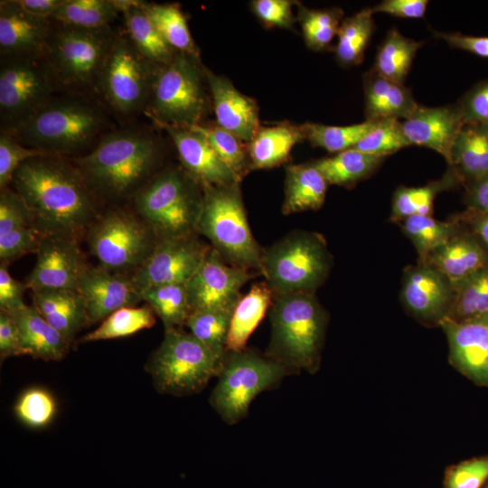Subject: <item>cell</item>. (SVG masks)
<instances>
[{"label": "cell", "instance_id": "7", "mask_svg": "<svg viewBox=\"0 0 488 488\" xmlns=\"http://www.w3.org/2000/svg\"><path fill=\"white\" fill-rule=\"evenodd\" d=\"M116 33L57 23L42 55L59 91L86 95L96 84Z\"/></svg>", "mask_w": 488, "mask_h": 488}, {"label": "cell", "instance_id": "18", "mask_svg": "<svg viewBox=\"0 0 488 488\" xmlns=\"http://www.w3.org/2000/svg\"><path fill=\"white\" fill-rule=\"evenodd\" d=\"M36 254L35 266L25 282L33 292L78 290L79 276L85 265L76 239L43 235Z\"/></svg>", "mask_w": 488, "mask_h": 488}, {"label": "cell", "instance_id": "43", "mask_svg": "<svg viewBox=\"0 0 488 488\" xmlns=\"http://www.w3.org/2000/svg\"><path fill=\"white\" fill-rule=\"evenodd\" d=\"M155 324V312L148 305L122 307L107 318L92 332L80 339V343L104 341L129 336Z\"/></svg>", "mask_w": 488, "mask_h": 488}, {"label": "cell", "instance_id": "22", "mask_svg": "<svg viewBox=\"0 0 488 488\" xmlns=\"http://www.w3.org/2000/svg\"><path fill=\"white\" fill-rule=\"evenodd\" d=\"M24 12L14 0L0 2L1 56L42 57L53 23Z\"/></svg>", "mask_w": 488, "mask_h": 488}, {"label": "cell", "instance_id": "28", "mask_svg": "<svg viewBox=\"0 0 488 488\" xmlns=\"http://www.w3.org/2000/svg\"><path fill=\"white\" fill-rule=\"evenodd\" d=\"M449 167L466 185L488 174V124L465 122L454 142Z\"/></svg>", "mask_w": 488, "mask_h": 488}, {"label": "cell", "instance_id": "47", "mask_svg": "<svg viewBox=\"0 0 488 488\" xmlns=\"http://www.w3.org/2000/svg\"><path fill=\"white\" fill-rule=\"evenodd\" d=\"M204 136L221 160L234 173L239 181L251 169L247 148L242 140L221 127L197 125L192 127Z\"/></svg>", "mask_w": 488, "mask_h": 488}, {"label": "cell", "instance_id": "63", "mask_svg": "<svg viewBox=\"0 0 488 488\" xmlns=\"http://www.w3.org/2000/svg\"><path fill=\"white\" fill-rule=\"evenodd\" d=\"M482 488H488V480H487V482L483 485Z\"/></svg>", "mask_w": 488, "mask_h": 488}, {"label": "cell", "instance_id": "45", "mask_svg": "<svg viewBox=\"0 0 488 488\" xmlns=\"http://www.w3.org/2000/svg\"><path fill=\"white\" fill-rule=\"evenodd\" d=\"M296 19L301 24L306 46L313 51L329 47L343 21V12L338 7L310 9L296 2Z\"/></svg>", "mask_w": 488, "mask_h": 488}, {"label": "cell", "instance_id": "38", "mask_svg": "<svg viewBox=\"0 0 488 488\" xmlns=\"http://www.w3.org/2000/svg\"><path fill=\"white\" fill-rule=\"evenodd\" d=\"M140 296L161 319L164 331L181 329L192 312L185 284L148 287L140 292Z\"/></svg>", "mask_w": 488, "mask_h": 488}, {"label": "cell", "instance_id": "10", "mask_svg": "<svg viewBox=\"0 0 488 488\" xmlns=\"http://www.w3.org/2000/svg\"><path fill=\"white\" fill-rule=\"evenodd\" d=\"M330 266L324 237L297 231L263 250L261 274L274 296L314 293L325 280Z\"/></svg>", "mask_w": 488, "mask_h": 488}, {"label": "cell", "instance_id": "51", "mask_svg": "<svg viewBox=\"0 0 488 488\" xmlns=\"http://www.w3.org/2000/svg\"><path fill=\"white\" fill-rule=\"evenodd\" d=\"M46 154L29 148L18 142L11 135L0 134V188L5 189L13 181L18 167L26 160Z\"/></svg>", "mask_w": 488, "mask_h": 488}, {"label": "cell", "instance_id": "25", "mask_svg": "<svg viewBox=\"0 0 488 488\" xmlns=\"http://www.w3.org/2000/svg\"><path fill=\"white\" fill-rule=\"evenodd\" d=\"M419 262L427 263L455 286L488 267V252L474 235L461 230Z\"/></svg>", "mask_w": 488, "mask_h": 488}, {"label": "cell", "instance_id": "53", "mask_svg": "<svg viewBox=\"0 0 488 488\" xmlns=\"http://www.w3.org/2000/svg\"><path fill=\"white\" fill-rule=\"evenodd\" d=\"M42 234L35 227H24L0 234L1 262L11 260L32 251H37Z\"/></svg>", "mask_w": 488, "mask_h": 488}, {"label": "cell", "instance_id": "42", "mask_svg": "<svg viewBox=\"0 0 488 488\" xmlns=\"http://www.w3.org/2000/svg\"><path fill=\"white\" fill-rule=\"evenodd\" d=\"M454 297L446 319L462 322L488 315V267L453 286Z\"/></svg>", "mask_w": 488, "mask_h": 488}, {"label": "cell", "instance_id": "52", "mask_svg": "<svg viewBox=\"0 0 488 488\" xmlns=\"http://www.w3.org/2000/svg\"><path fill=\"white\" fill-rule=\"evenodd\" d=\"M35 227L34 218L23 197L7 187L0 193V234L13 230Z\"/></svg>", "mask_w": 488, "mask_h": 488}, {"label": "cell", "instance_id": "4", "mask_svg": "<svg viewBox=\"0 0 488 488\" xmlns=\"http://www.w3.org/2000/svg\"><path fill=\"white\" fill-rule=\"evenodd\" d=\"M271 336L265 354L292 374L316 373L321 366L328 314L314 293L274 296Z\"/></svg>", "mask_w": 488, "mask_h": 488}, {"label": "cell", "instance_id": "2", "mask_svg": "<svg viewBox=\"0 0 488 488\" xmlns=\"http://www.w3.org/2000/svg\"><path fill=\"white\" fill-rule=\"evenodd\" d=\"M160 152L159 141L152 133L130 127L103 136L93 150L73 163L90 191L119 198L144 187Z\"/></svg>", "mask_w": 488, "mask_h": 488}, {"label": "cell", "instance_id": "1", "mask_svg": "<svg viewBox=\"0 0 488 488\" xmlns=\"http://www.w3.org/2000/svg\"><path fill=\"white\" fill-rule=\"evenodd\" d=\"M13 183L42 235L77 239L95 216L91 191L74 164L61 156L26 160L15 171Z\"/></svg>", "mask_w": 488, "mask_h": 488}, {"label": "cell", "instance_id": "36", "mask_svg": "<svg viewBox=\"0 0 488 488\" xmlns=\"http://www.w3.org/2000/svg\"><path fill=\"white\" fill-rule=\"evenodd\" d=\"M459 183L458 176L449 167L441 179L424 186H399L393 194L390 221L400 222L413 215H431L436 194L453 188Z\"/></svg>", "mask_w": 488, "mask_h": 488}, {"label": "cell", "instance_id": "35", "mask_svg": "<svg viewBox=\"0 0 488 488\" xmlns=\"http://www.w3.org/2000/svg\"><path fill=\"white\" fill-rule=\"evenodd\" d=\"M423 43L392 28L378 48L372 69L389 80L404 84L416 53Z\"/></svg>", "mask_w": 488, "mask_h": 488}, {"label": "cell", "instance_id": "50", "mask_svg": "<svg viewBox=\"0 0 488 488\" xmlns=\"http://www.w3.org/2000/svg\"><path fill=\"white\" fill-rule=\"evenodd\" d=\"M487 480L488 455H484L446 467L443 488H482Z\"/></svg>", "mask_w": 488, "mask_h": 488}, {"label": "cell", "instance_id": "39", "mask_svg": "<svg viewBox=\"0 0 488 488\" xmlns=\"http://www.w3.org/2000/svg\"><path fill=\"white\" fill-rule=\"evenodd\" d=\"M143 7L169 46L177 52L200 58V50L193 41L186 18L177 4L144 2Z\"/></svg>", "mask_w": 488, "mask_h": 488}, {"label": "cell", "instance_id": "30", "mask_svg": "<svg viewBox=\"0 0 488 488\" xmlns=\"http://www.w3.org/2000/svg\"><path fill=\"white\" fill-rule=\"evenodd\" d=\"M123 14L127 37L137 51L150 62L164 66L174 57L175 52L164 40L139 0H114Z\"/></svg>", "mask_w": 488, "mask_h": 488}, {"label": "cell", "instance_id": "59", "mask_svg": "<svg viewBox=\"0 0 488 488\" xmlns=\"http://www.w3.org/2000/svg\"><path fill=\"white\" fill-rule=\"evenodd\" d=\"M435 35L451 47L488 58V37L465 35L460 33L435 32Z\"/></svg>", "mask_w": 488, "mask_h": 488}, {"label": "cell", "instance_id": "26", "mask_svg": "<svg viewBox=\"0 0 488 488\" xmlns=\"http://www.w3.org/2000/svg\"><path fill=\"white\" fill-rule=\"evenodd\" d=\"M366 120L407 119L418 108L410 89L389 80L374 70L363 76Z\"/></svg>", "mask_w": 488, "mask_h": 488}, {"label": "cell", "instance_id": "37", "mask_svg": "<svg viewBox=\"0 0 488 488\" xmlns=\"http://www.w3.org/2000/svg\"><path fill=\"white\" fill-rule=\"evenodd\" d=\"M375 28L371 7L343 19L334 48L337 61L344 67L361 63Z\"/></svg>", "mask_w": 488, "mask_h": 488}, {"label": "cell", "instance_id": "15", "mask_svg": "<svg viewBox=\"0 0 488 488\" xmlns=\"http://www.w3.org/2000/svg\"><path fill=\"white\" fill-rule=\"evenodd\" d=\"M211 247L194 234L159 238L132 280L138 290L162 285L186 284L196 273Z\"/></svg>", "mask_w": 488, "mask_h": 488}, {"label": "cell", "instance_id": "17", "mask_svg": "<svg viewBox=\"0 0 488 488\" xmlns=\"http://www.w3.org/2000/svg\"><path fill=\"white\" fill-rule=\"evenodd\" d=\"M450 281L425 262L408 267L402 278L400 299L406 310L427 326H439L452 306Z\"/></svg>", "mask_w": 488, "mask_h": 488}, {"label": "cell", "instance_id": "44", "mask_svg": "<svg viewBox=\"0 0 488 488\" xmlns=\"http://www.w3.org/2000/svg\"><path fill=\"white\" fill-rule=\"evenodd\" d=\"M378 120L349 126H328L318 123L302 125L305 139L313 146L321 147L330 153H340L354 147L377 124Z\"/></svg>", "mask_w": 488, "mask_h": 488}, {"label": "cell", "instance_id": "16", "mask_svg": "<svg viewBox=\"0 0 488 488\" xmlns=\"http://www.w3.org/2000/svg\"><path fill=\"white\" fill-rule=\"evenodd\" d=\"M251 271L229 265L212 247L196 273L185 284L192 311L233 309Z\"/></svg>", "mask_w": 488, "mask_h": 488}, {"label": "cell", "instance_id": "9", "mask_svg": "<svg viewBox=\"0 0 488 488\" xmlns=\"http://www.w3.org/2000/svg\"><path fill=\"white\" fill-rule=\"evenodd\" d=\"M184 169H169L135 194L138 213L159 238L194 234L202 190Z\"/></svg>", "mask_w": 488, "mask_h": 488}, {"label": "cell", "instance_id": "14", "mask_svg": "<svg viewBox=\"0 0 488 488\" xmlns=\"http://www.w3.org/2000/svg\"><path fill=\"white\" fill-rule=\"evenodd\" d=\"M154 234L134 216L110 211L89 230V245L101 267L117 272L144 263L156 243Z\"/></svg>", "mask_w": 488, "mask_h": 488}, {"label": "cell", "instance_id": "21", "mask_svg": "<svg viewBox=\"0 0 488 488\" xmlns=\"http://www.w3.org/2000/svg\"><path fill=\"white\" fill-rule=\"evenodd\" d=\"M174 143L183 169L203 186L239 183L234 173L221 160L202 134L193 127L155 123Z\"/></svg>", "mask_w": 488, "mask_h": 488}, {"label": "cell", "instance_id": "34", "mask_svg": "<svg viewBox=\"0 0 488 488\" xmlns=\"http://www.w3.org/2000/svg\"><path fill=\"white\" fill-rule=\"evenodd\" d=\"M383 159L384 157L350 148L312 163L328 184L351 186L370 176Z\"/></svg>", "mask_w": 488, "mask_h": 488}, {"label": "cell", "instance_id": "6", "mask_svg": "<svg viewBox=\"0 0 488 488\" xmlns=\"http://www.w3.org/2000/svg\"><path fill=\"white\" fill-rule=\"evenodd\" d=\"M211 94L205 67L199 57L176 52L161 66L145 114L155 124L191 127L210 111Z\"/></svg>", "mask_w": 488, "mask_h": 488}, {"label": "cell", "instance_id": "29", "mask_svg": "<svg viewBox=\"0 0 488 488\" xmlns=\"http://www.w3.org/2000/svg\"><path fill=\"white\" fill-rule=\"evenodd\" d=\"M10 314L19 328L24 355L58 361L68 353L70 343L47 323L33 305H25Z\"/></svg>", "mask_w": 488, "mask_h": 488}, {"label": "cell", "instance_id": "3", "mask_svg": "<svg viewBox=\"0 0 488 488\" xmlns=\"http://www.w3.org/2000/svg\"><path fill=\"white\" fill-rule=\"evenodd\" d=\"M108 128L103 108L86 95L52 97L12 132L23 145L46 155L78 153L101 139Z\"/></svg>", "mask_w": 488, "mask_h": 488}, {"label": "cell", "instance_id": "33", "mask_svg": "<svg viewBox=\"0 0 488 488\" xmlns=\"http://www.w3.org/2000/svg\"><path fill=\"white\" fill-rule=\"evenodd\" d=\"M273 293L266 282L252 286L233 309L227 343V352L244 351L247 342L272 305Z\"/></svg>", "mask_w": 488, "mask_h": 488}, {"label": "cell", "instance_id": "31", "mask_svg": "<svg viewBox=\"0 0 488 488\" xmlns=\"http://www.w3.org/2000/svg\"><path fill=\"white\" fill-rule=\"evenodd\" d=\"M305 139L301 126L289 123L260 127L247 150L251 169H268L285 163L292 148Z\"/></svg>", "mask_w": 488, "mask_h": 488}, {"label": "cell", "instance_id": "23", "mask_svg": "<svg viewBox=\"0 0 488 488\" xmlns=\"http://www.w3.org/2000/svg\"><path fill=\"white\" fill-rule=\"evenodd\" d=\"M464 124L457 105L425 107L418 105L415 111L401 122L410 145L428 147L450 163L454 142Z\"/></svg>", "mask_w": 488, "mask_h": 488}, {"label": "cell", "instance_id": "56", "mask_svg": "<svg viewBox=\"0 0 488 488\" xmlns=\"http://www.w3.org/2000/svg\"><path fill=\"white\" fill-rule=\"evenodd\" d=\"M26 283L15 280L8 272L7 263L1 262L0 266V309L13 314L26 305L23 295L27 288Z\"/></svg>", "mask_w": 488, "mask_h": 488}, {"label": "cell", "instance_id": "48", "mask_svg": "<svg viewBox=\"0 0 488 488\" xmlns=\"http://www.w3.org/2000/svg\"><path fill=\"white\" fill-rule=\"evenodd\" d=\"M18 419L32 428L48 426L57 413V402L47 389L33 387L24 390L14 405Z\"/></svg>", "mask_w": 488, "mask_h": 488}, {"label": "cell", "instance_id": "49", "mask_svg": "<svg viewBox=\"0 0 488 488\" xmlns=\"http://www.w3.org/2000/svg\"><path fill=\"white\" fill-rule=\"evenodd\" d=\"M410 145L401 122L394 118L378 120L376 126L352 148L385 157Z\"/></svg>", "mask_w": 488, "mask_h": 488}, {"label": "cell", "instance_id": "41", "mask_svg": "<svg viewBox=\"0 0 488 488\" xmlns=\"http://www.w3.org/2000/svg\"><path fill=\"white\" fill-rule=\"evenodd\" d=\"M402 231L413 243L418 261L449 241L461 231L459 221H442L430 215H413L400 221Z\"/></svg>", "mask_w": 488, "mask_h": 488}, {"label": "cell", "instance_id": "32", "mask_svg": "<svg viewBox=\"0 0 488 488\" xmlns=\"http://www.w3.org/2000/svg\"><path fill=\"white\" fill-rule=\"evenodd\" d=\"M328 183L313 163L286 167L285 197L282 212L317 210L324 202Z\"/></svg>", "mask_w": 488, "mask_h": 488}, {"label": "cell", "instance_id": "5", "mask_svg": "<svg viewBox=\"0 0 488 488\" xmlns=\"http://www.w3.org/2000/svg\"><path fill=\"white\" fill-rule=\"evenodd\" d=\"M197 231L230 265L261 274L262 252L247 219L239 183L202 187Z\"/></svg>", "mask_w": 488, "mask_h": 488}, {"label": "cell", "instance_id": "55", "mask_svg": "<svg viewBox=\"0 0 488 488\" xmlns=\"http://www.w3.org/2000/svg\"><path fill=\"white\" fill-rule=\"evenodd\" d=\"M456 105L464 123L488 124V80L475 84L460 99Z\"/></svg>", "mask_w": 488, "mask_h": 488}, {"label": "cell", "instance_id": "8", "mask_svg": "<svg viewBox=\"0 0 488 488\" xmlns=\"http://www.w3.org/2000/svg\"><path fill=\"white\" fill-rule=\"evenodd\" d=\"M225 359L213 353L190 332L164 331L159 347L150 355L145 370L155 389L175 397L198 394L218 377Z\"/></svg>", "mask_w": 488, "mask_h": 488}, {"label": "cell", "instance_id": "27", "mask_svg": "<svg viewBox=\"0 0 488 488\" xmlns=\"http://www.w3.org/2000/svg\"><path fill=\"white\" fill-rule=\"evenodd\" d=\"M33 306L70 343L88 324L85 302L78 291L46 289L33 292Z\"/></svg>", "mask_w": 488, "mask_h": 488}, {"label": "cell", "instance_id": "54", "mask_svg": "<svg viewBox=\"0 0 488 488\" xmlns=\"http://www.w3.org/2000/svg\"><path fill=\"white\" fill-rule=\"evenodd\" d=\"M296 3L289 0H254L251 9L265 26L292 29L295 23L293 6Z\"/></svg>", "mask_w": 488, "mask_h": 488}, {"label": "cell", "instance_id": "20", "mask_svg": "<svg viewBox=\"0 0 488 488\" xmlns=\"http://www.w3.org/2000/svg\"><path fill=\"white\" fill-rule=\"evenodd\" d=\"M88 315V325L103 321L113 312L142 301L132 277L101 267H84L79 276L78 290Z\"/></svg>", "mask_w": 488, "mask_h": 488}, {"label": "cell", "instance_id": "19", "mask_svg": "<svg viewBox=\"0 0 488 488\" xmlns=\"http://www.w3.org/2000/svg\"><path fill=\"white\" fill-rule=\"evenodd\" d=\"M447 339L450 364L479 387L488 389V315L439 325Z\"/></svg>", "mask_w": 488, "mask_h": 488}, {"label": "cell", "instance_id": "13", "mask_svg": "<svg viewBox=\"0 0 488 488\" xmlns=\"http://www.w3.org/2000/svg\"><path fill=\"white\" fill-rule=\"evenodd\" d=\"M59 91L42 57L1 56V132L10 133Z\"/></svg>", "mask_w": 488, "mask_h": 488}, {"label": "cell", "instance_id": "58", "mask_svg": "<svg viewBox=\"0 0 488 488\" xmlns=\"http://www.w3.org/2000/svg\"><path fill=\"white\" fill-rule=\"evenodd\" d=\"M427 0H384L371 7L375 13L389 14L400 18H422L427 11Z\"/></svg>", "mask_w": 488, "mask_h": 488}, {"label": "cell", "instance_id": "12", "mask_svg": "<svg viewBox=\"0 0 488 488\" xmlns=\"http://www.w3.org/2000/svg\"><path fill=\"white\" fill-rule=\"evenodd\" d=\"M161 66L147 61L130 39L116 33L99 72L96 92L115 112H145Z\"/></svg>", "mask_w": 488, "mask_h": 488}, {"label": "cell", "instance_id": "11", "mask_svg": "<svg viewBox=\"0 0 488 488\" xmlns=\"http://www.w3.org/2000/svg\"><path fill=\"white\" fill-rule=\"evenodd\" d=\"M291 375L282 364L250 349L229 352L209 402L228 425L244 419L254 399Z\"/></svg>", "mask_w": 488, "mask_h": 488}, {"label": "cell", "instance_id": "60", "mask_svg": "<svg viewBox=\"0 0 488 488\" xmlns=\"http://www.w3.org/2000/svg\"><path fill=\"white\" fill-rule=\"evenodd\" d=\"M468 211L476 212L488 211V174L466 185Z\"/></svg>", "mask_w": 488, "mask_h": 488}, {"label": "cell", "instance_id": "61", "mask_svg": "<svg viewBox=\"0 0 488 488\" xmlns=\"http://www.w3.org/2000/svg\"><path fill=\"white\" fill-rule=\"evenodd\" d=\"M24 12L43 19H51L64 0H14Z\"/></svg>", "mask_w": 488, "mask_h": 488}, {"label": "cell", "instance_id": "46", "mask_svg": "<svg viewBox=\"0 0 488 488\" xmlns=\"http://www.w3.org/2000/svg\"><path fill=\"white\" fill-rule=\"evenodd\" d=\"M233 309L192 311L185 324L193 336L222 359L228 355L226 343Z\"/></svg>", "mask_w": 488, "mask_h": 488}, {"label": "cell", "instance_id": "62", "mask_svg": "<svg viewBox=\"0 0 488 488\" xmlns=\"http://www.w3.org/2000/svg\"><path fill=\"white\" fill-rule=\"evenodd\" d=\"M461 219L472 221V228L474 234L479 237L488 249V211L476 212L468 211Z\"/></svg>", "mask_w": 488, "mask_h": 488}, {"label": "cell", "instance_id": "57", "mask_svg": "<svg viewBox=\"0 0 488 488\" xmlns=\"http://www.w3.org/2000/svg\"><path fill=\"white\" fill-rule=\"evenodd\" d=\"M24 355L19 328L8 313L0 312V358Z\"/></svg>", "mask_w": 488, "mask_h": 488}, {"label": "cell", "instance_id": "40", "mask_svg": "<svg viewBox=\"0 0 488 488\" xmlns=\"http://www.w3.org/2000/svg\"><path fill=\"white\" fill-rule=\"evenodd\" d=\"M119 13L114 0H64L51 20L67 26L94 30L108 27Z\"/></svg>", "mask_w": 488, "mask_h": 488}, {"label": "cell", "instance_id": "24", "mask_svg": "<svg viewBox=\"0 0 488 488\" xmlns=\"http://www.w3.org/2000/svg\"><path fill=\"white\" fill-rule=\"evenodd\" d=\"M205 75L218 126L249 143L260 127L257 103L227 78L207 68Z\"/></svg>", "mask_w": 488, "mask_h": 488}]
</instances>
